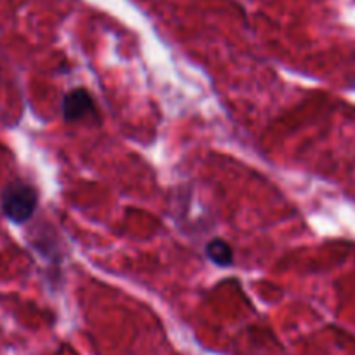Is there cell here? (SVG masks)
Here are the masks:
<instances>
[{"label": "cell", "mask_w": 355, "mask_h": 355, "mask_svg": "<svg viewBox=\"0 0 355 355\" xmlns=\"http://www.w3.org/2000/svg\"><path fill=\"white\" fill-rule=\"evenodd\" d=\"M39 196L28 183L15 182L2 192V213L12 223H26L35 214Z\"/></svg>", "instance_id": "cell-1"}, {"label": "cell", "mask_w": 355, "mask_h": 355, "mask_svg": "<svg viewBox=\"0 0 355 355\" xmlns=\"http://www.w3.org/2000/svg\"><path fill=\"white\" fill-rule=\"evenodd\" d=\"M61 112L67 122H77L94 114V100L85 89H71L61 101Z\"/></svg>", "instance_id": "cell-2"}, {"label": "cell", "mask_w": 355, "mask_h": 355, "mask_svg": "<svg viewBox=\"0 0 355 355\" xmlns=\"http://www.w3.org/2000/svg\"><path fill=\"white\" fill-rule=\"evenodd\" d=\"M206 254L214 265L230 266L234 263V249L223 239H213L211 242H207Z\"/></svg>", "instance_id": "cell-3"}, {"label": "cell", "mask_w": 355, "mask_h": 355, "mask_svg": "<svg viewBox=\"0 0 355 355\" xmlns=\"http://www.w3.org/2000/svg\"><path fill=\"white\" fill-rule=\"evenodd\" d=\"M354 87H355V82H354Z\"/></svg>", "instance_id": "cell-4"}]
</instances>
